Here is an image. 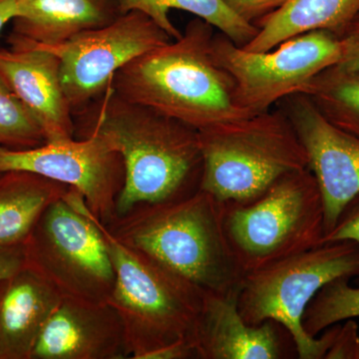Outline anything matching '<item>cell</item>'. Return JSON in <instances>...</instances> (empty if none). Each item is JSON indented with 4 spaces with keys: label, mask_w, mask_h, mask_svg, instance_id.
Returning a JSON list of instances; mask_svg holds the SVG:
<instances>
[{
    "label": "cell",
    "mask_w": 359,
    "mask_h": 359,
    "mask_svg": "<svg viewBox=\"0 0 359 359\" xmlns=\"http://www.w3.org/2000/svg\"><path fill=\"white\" fill-rule=\"evenodd\" d=\"M73 117L75 138L99 135L122 156L125 181L115 217L136 205L172 202L200 190L197 130L123 98L111 83Z\"/></svg>",
    "instance_id": "1"
},
{
    "label": "cell",
    "mask_w": 359,
    "mask_h": 359,
    "mask_svg": "<svg viewBox=\"0 0 359 359\" xmlns=\"http://www.w3.org/2000/svg\"><path fill=\"white\" fill-rule=\"evenodd\" d=\"M214 30L194 18L179 39L142 54L116 72L113 89L198 132L256 115L238 103L233 79L212 55Z\"/></svg>",
    "instance_id": "2"
},
{
    "label": "cell",
    "mask_w": 359,
    "mask_h": 359,
    "mask_svg": "<svg viewBox=\"0 0 359 359\" xmlns=\"http://www.w3.org/2000/svg\"><path fill=\"white\" fill-rule=\"evenodd\" d=\"M223 203L200 190L184 199L139 204L105 224L113 237L143 252L203 292L229 294L245 276L223 228Z\"/></svg>",
    "instance_id": "3"
},
{
    "label": "cell",
    "mask_w": 359,
    "mask_h": 359,
    "mask_svg": "<svg viewBox=\"0 0 359 359\" xmlns=\"http://www.w3.org/2000/svg\"><path fill=\"white\" fill-rule=\"evenodd\" d=\"M94 218L114 268V287L108 302L121 318L129 358L142 359L181 340L194 344L204 292L122 244L95 215Z\"/></svg>",
    "instance_id": "4"
},
{
    "label": "cell",
    "mask_w": 359,
    "mask_h": 359,
    "mask_svg": "<svg viewBox=\"0 0 359 359\" xmlns=\"http://www.w3.org/2000/svg\"><path fill=\"white\" fill-rule=\"evenodd\" d=\"M201 190L221 203H249L285 175L308 169L297 132L283 110H269L199 132Z\"/></svg>",
    "instance_id": "5"
},
{
    "label": "cell",
    "mask_w": 359,
    "mask_h": 359,
    "mask_svg": "<svg viewBox=\"0 0 359 359\" xmlns=\"http://www.w3.org/2000/svg\"><path fill=\"white\" fill-rule=\"evenodd\" d=\"M359 276V245L327 243L247 273L238 308L250 325L275 320L289 330L297 358L325 359L340 330L339 323L320 337L304 330L302 318L314 297L327 283Z\"/></svg>",
    "instance_id": "6"
},
{
    "label": "cell",
    "mask_w": 359,
    "mask_h": 359,
    "mask_svg": "<svg viewBox=\"0 0 359 359\" xmlns=\"http://www.w3.org/2000/svg\"><path fill=\"white\" fill-rule=\"evenodd\" d=\"M222 218L245 275L323 245L325 210L309 168L285 175L249 203H223Z\"/></svg>",
    "instance_id": "7"
},
{
    "label": "cell",
    "mask_w": 359,
    "mask_h": 359,
    "mask_svg": "<svg viewBox=\"0 0 359 359\" xmlns=\"http://www.w3.org/2000/svg\"><path fill=\"white\" fill-rule=\"evenodd\" d=\"M26 264L63 299L109 302L115 271L102 231L74 189L46 208L25 243Z\"/></svg>",
    "instance_id": "8"
},
{
    "label": "cell",
    "mask_w": 359,
    "mask_h": 359,
    "mask_svg": "<svg viewBox=\"0 0 359 359\" xmlns=\"http://www.w3.org/2000/svg\"><path fill=\"white\" fill-rule=\"evenodd\" d=\"M212 52L233 79L238 103L259 114L287 97L304 93L316 75L339 65L341 44L334 33L318 30L285 40L271 50L252 52L218 32Z\"/></svg>",
    "instance_id": "9"
},
{
    "label": "cell",
    "mask_w": 359,
    "mask_h": 359,
    "mask_svg": "<svg viewBox=\"0 0 359 359\" xmlns=\"http://www.w3.org/2000/svg\"><path fill=\"white\" fill-rule=\"evenodd\" d=\"M171 40L146 14L133 11L118 16L110 25L80 33L65 43H34L60 60L61 81L74 113L98 98L125 65Z\"/></svg>",
    "instance_id": "10"
},
{
    "label": "cell",
    "mask_w": 359,
    "mask_h": 359,
    "mask_svg": "<svg viewBox=\"0 0 359 359\" xmlns=\"http://www.w3.org/2000/svg\"><path fill=\"white\" fill-rule=\"evenodd\" d=\"M7 171L30 172L74 189L105 224L115 218L125 181L122 156L96 134L30 149L0 147V173Z\"/></svg>",
    "instance_id": "11"
},
{
    "label": "cell",
    "mask_w": 359,
    "mask_h": 359,
    "mask_svg": "<svg viewBox=\"0 0 359 359\" xmlns=\"http://www.w3.org/2000/svg\"><path fill=\"white\" fill-rule=\"evenodd\" d=\"M280 104L306 150L309 169L320 189L325 236L359 193V138L328 121L304 94L290 95Z\"/></svg>",
    "instance_id": "12"
},
{
    "label": "cell",
    "mask_w": 359,
    "mask_h": 359,
    "mask_svg": "<svg viewBox=\"0 0 359 359\" xmlns=\"http://www.w3.org/2000/svg\"><path fill=\"white\" fill-rule=\"evenodd\" d=\"M6 40L9 48L0 47L2 81L39 123L46 142L75 138L57 56L13 32Z\"/></svg>",
    "instance_id": "13"
},
{
    "label": "cell",
    "mask_w": 359,
    "mask_h": 359,
    "mask_svg": "<svg viewBox=\"0 0 359 359\" xmlns=\"http://www.w3.org/2000/svg\"><path fill=\"white\" fill-rule=\"evenodd\" d=\"M240 290L203 294L193 337L198 358H297L294 339L280 323L269 320L255 325L244 320L238 308Z\"/></svg>",
    "instance_id": "14"
},
{
    "label": "cell",
    "mask_w": 359,
    "mask_h": 359,
    "mask_svg": "<svg viewBox=\"0 0 359 359\" xmlns=\"http://www.w3.org/2000/svg\"><path fill=\"white\" fill-rule=\"evenodd\" d=\"M129 358L124 327L109 302L63 299L45 323L30 359Z\"/></svg>",
    "instance_id": "15"
},
{
    "label": "cell",
    "mask_w": 359,
    "mask_h": 359,
    "mask_svg": "<svg viewBox=\"0 0 359 359\" xmlns=\"http://www.w3.org/2000/svg\"><path fill=\"white\" fill-rule=\"evenodd\" d=\"M46 278L25 264L0 280V359H30L45 323L62 301Z\"/></svg>",
    "instance_id": "16"
},
{
    "label": "cell",
    "mask_w": 359,
    "mask_h": 359,
    "mask_svg": "<svg viewBox=\"0 0 359 359\" xmlns=\"http://www.w3.org/2000/svg\"><path fill=\"white\" fill-rule=\"evenodd\" d=\"M13 32L46 46L110 25L121 15L116 0H15Z\"/></svg>",
    "instance_id": "17"
},
{
    "label": "cell",
    "mask_w": 359,
    "mask_h": 359,
    "mask_svg": "<svg viewBox=\"0 0 359 359\" xmlns=\"http://www.w3.org/2000/svg\"><path fill=\"white\" fill-rule=\"evenodd\" d=\"M358 11L359 0H287L257 23L256 36L243 48L268 51L285 40L318 30L339 37Z\"/></svg>",
    "instance_id": "18"
},
{
    "label": "cell",
    "mask_w": 359,
    "mask_h": 359,
    "mask_svg": "<svg viewBox=\"0 0 359 359\" xmlns=\"http://www.w3.org/2000/svg\"><path fill=\"white\" fill-rule=\"evenodd\" d=\"M69 191L30 172L0 173V247L25 244L42 212Z\"/></svg>",
    "instance_id": "19"
},
{
    "label": "cell",
    "mask_w": 359,
    "mask_h": 359,
    "mask_svg": "<svg viewBox=\"0 0 359 359\" xmlns=\"http://www.w3.org/2000/svg\"><path fill=\"white\" fill-rule=\"evenodd\" d=\"M120 13L140 11L154 21L172 39L182 32L170 20L172 9L187 11L205 20L238 46H244L256 36L259 27L243 20L231 11L222 0H116Z\"/></svg>",
    "instance_id": "20"
},
{
    "label": "cell",
    "mask_w": 359,
    "mask_h": 359,
    "mask_svg": "<svg viewBox=\"0 0 359 359\" xmlns=\"http://www.w3.org/2000/svg\"><path fill=\"white\" fill-rule=\"evenodd\" d=\"M302 94L332 124L359 138V71L332 66L316 75Z\"/></svg>",
    "instance_id": "21"
},
{
    "label": "cell",
    "mask_w": 359,
    "mask_h": 359,
    "mask_svg": "<svg viewBox=\"0 0 359 359\" xmlns=\"http://www.w3.org/2000/svg\"><path fill=\"white\" fill-rule=\"evenodd\" d=\"M349 278L327 283L309 304L302 325L311 337L341 321L359 318V287H351Z\"/></svg>",
    "instance_id": "22"
},
{
    "label": "cell",
    "mask_w": 359,
    "mask_h": 359,
    "mask_svg": "<svg viewBox=\"0 0 359 359\" xmlns=\"http://www.w3.org/2000/svg\"><path fill=\"white\" fill-rule=\"evenodd\" d=\"M45 143L39 123L0 78V147L30 149Z\"/></svg>",
    "instance_id": "23"
},
{
    "label": "cell",
    "mask_w": 359,
    "mask_h": 359,
    "mask_svg": "<svg viewBox=\"0 0 359 359\" xmlns=\"http://www.w3.org/2000/svg\"><path fill=\"white\" fill-rule=\"evenodd\" d=\"M342 241L359 245V193L342 209L334 228L323 238V244Z\"/></svg>",
    "instance_id": "24"
},
{
    "label": "cell",
    "mask_w": 359,
    "mask_h": 359,
    "mask_svg": "<svg viewBox=\"0 0 359 359\" xmlns=\"http://www.w3.org/2000/svg\"><path fill=\"white\" fill-rule=\"evenodd\" d=\"M236 15L256 25L263 18L273 13L287 0H222Z\"/></svg>",
    "instance_id": "25"
},
{
    "label": "cell",
    "mask_w": 359,
    "mask_h": 359,
    "mask_svg": "<svg viewBox=\"0 0 359 359\" xmlns=\"http://www.w3.org/2000/svg\"><path fill=\"white\" fill-rule=\"evenodd\" d=\"M340 325L334 344L328 349L325 359H358L359 346L358 327L353 318Z\"/></svg>",
    "instance_id": "26"
},
{
    "label": "cell",
    "mask_w": 359,
    "mask_h": 359,
    "mask_svg": "<svg viewBox=\"0 0 359 359\" xmlns=\"http://www.w3.org/2000/svg\"><path fill=\"white\" fill-rule=\"evenodd\" d=\"M341 58L339 65L346 69L359 71V11L339 35Z\"/></svg>",
    "instance_id": "27"
},
{
    "label": "cell",
    "mask_w": 359,
    "mask_h": 359,
    "mask_svg": "<svg viewBox=\"0 0 359 359\" xmlns=\"http://www.w3.org/2000/svg\"><path fill=\"white\" fill-rule=\"evenodd\" d=\"M26 263L25 244L0 247V280L13 275Z\"/></svg>",
    "instance_id": "28"
},
{
    "label": "cell",
    "mask_w": 359,
    "mask_h": 359,
    "mask_svg": "<svg viewBox=\"0 0 359 359\" xmlns=\"http://www.w3.org/2000/svg\"><path fill=\"white\" fill-rule=\"evenodd\" d=\"M198 358L197 351L191 340H181L166 347L146 354L142 359H191Z\"/></svg>",
    "instance_id": "29"
},
{
    "label": "cell",
    "mask_w": 359,
    "mask_h": 359,
    "mask_svg": "<svg viewBox=\"0 0 359 359\" xmlns=\"http://www.w3.org/2000/svg\"><path fill=\"white\" fill-rule=\"evenodd\" d=\"M16 15L15 0H0V33Z\"/></svg>",
    "instance_id": "30"
},
{
    "label": "cell",
    "mask_w": 359,
    "mask_h": 359,
    "mask_svg": "<svg viewBox=\"0 0 359 359\" xmlns=\"http://www.w3.org/2000/svg\"><path fill=\"white\" fill-rule=\"evenodd\" d=\"M358 359H359V346H358Z\"/></svg>",
    "instance_id": "31"
}]
</instances>
